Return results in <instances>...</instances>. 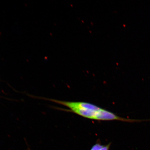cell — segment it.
Returning <instances> with one entry per match:
<instances>
[{"instance_id": "1", "label": "cell", "mask_w": 150, "mask_h": 150, "mask_svg": "<svg viewBox=\"0 0 150 150\" xmlns=\"http://www.w3.org/2000/svg\"><path fill=\"white\" fill-rule=\"evenodd\" d=\"M48 99L67 107L70 109V111L90 119L99 121L117 120L130 123L141 122L145 121V120L130 119L122 117L113 112L89 103Z\"/></svg>"}, {"instance_id": "2", "label": "cell", "mask_w": 150, "mask_h": 150, "mask_svg": "<svg viewBox=\"0 0 150 150\" xmlns=\"http://www.w3.org/2000/svg\"><path fill=\"white\" fill-rule=\"evenodd\" d=\"M105 145H102L100 143H97L94 145L90 150H100L104 147Z\"/></svg>"}, {"instance_id": "3", "label": "cell", "mask_w": 150, "mask_h": 150, "mask_svg": "<svg viewBox=\"0 0 150 150\" xmlns=\"http://www.w3.org/2000/svg\"><path fill=\"white\" fill-rule=\"evenodd\" d=\"M111 143H110L106 145H105L102 149L100 150H109Z\"/></svg>"}, {"instance_id": "4", "label": "cell", "mask_w": 150, "mask_h": 150, "mask_svg": "<svg viewBox=\"0 0 150 150\" xmlns=\"http://www.w3.org/2000/svg\"><path fill=\"white\" fill-rule=\"evenodd\" d=\"M28 150H30V149H28Z\"/></svg>"}]
</instances>
